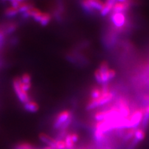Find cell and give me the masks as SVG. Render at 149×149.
<instances>
[{
  "mask_svg": "<svg viewBox=\"0 0 149 149\" xmlns=\"http://www.w3.org/2000/svg\"><path fill=\"white\" fill-rule=\"evenodd\" d=\"M72 113L69 110H63L57 116L54 124L55 129H65L70 123Z\"/></svg>",
  "mask_w": 149,
  "mask_h": 149,
  "instance_id": "obj_1",
  "label": "cell"
},
{
  "mask_svg": "<svg viewBox=\"0 0 149 149\" xmlns=\"http://www.w3.org/2000/svg\"><path fill=\"white\" fill-rule=\"evenodd\" d=\"M113 97V94L109 91L102 93L101 96L97 99H91L89 102H88V103L87 104L86 106V109L88 110H91L93 109H95L100 106L105 104L106 103H108L109 101H110Z\"/></svg>",
  "mask_w": 149,
  "mask_h": 149,
  "instance_id": "obj_2",
  "label": "cell"
},
{
  "mask_svg": "<svg viewBox=\"0 0 149 149\" xmlns=\"http://www.w3.org/2000/svg\"><path fill=\"white\" fill-rule=\"evenodd\" d=\"M21 83V78L19 77H16L15 79H14L13 81V89L15 90V92L16 93L17 97H18L19 100L22 103L25 104L27 102L30 101L31 100L27 92L24 91L22 89Z\"/></svg>",
  "mask_w": 149,
  "mask_h": 149,
  "instance_id": "obj_3",
  "label": "cell"
},
{
  "mask_svg": "<svg viewBox=\"0 0 149 149\" xmlns=\"http://www.w3.org/2000/svg\"><path fill=\"white\" fill-rule=\"evenodd\" d=\"M143 116V112L142 111H136L134 112L129 118L130 129H136L142 121Z\"/></svg>",
  "mask_w": 149,
  "mask_h": 149,
  "instance_id": "obj_4",
  "label": "cell"
},
{
  "mask_svg": "<svg viewBox=\"0 0 149 149\" xmlns=\"http://www.w3.org/2000/svg\"><path fill=\"white\" fill-rule=\"evenodd\" d=\"M111 19L113 24L118 27H123L125 22V17L123 13H114Z\"/></svg>",
  "mask_w": 149,
  "mask_h": 149,
  "instance_id": "obj_5",
  "label": "cell"
},
{
  "mask_svg": "<svg viewBox=\"0 0 149 149\" xmlns=\"http://www.w3.org/2000/svg\"><path fill=\"white\" fill-rule=\"evenodd\" d=\"M39 138L40 141L42 142L43 143H45L47 146H50L54 147L55 148L56 146V142H57V140L50 137L49 135L45 133H40L39 135Z\"/></svg>",
  "mask_w": 149,
  "mask_h": 149,
  "instance_id": "obj_6",
  "label": "cell"
},
{
  "mask_svg": "<svg viewBox=\"0 0 149 149\" xmlns=\"http://www.w3.org/2000/svg\"><path fill=\"white\" fill-rule=\"evenodd\" d=\"M24 108L26 111L29 112V113H36L39 109V106L36 101H29L26 103L24 104Z\"/></svg>",
  "mask_w": 149,
  "mask_h": 149,
  "instance_id": "obj_7",
  "label": "cell"
},
{
  "mask_svg": "<svg viewBox=\"0 0 149 149\" xmlns=\"http://www.w3.org/2000/svg\"><path fill=\"white\" fill-rule=\"evenodd\" d=\"M116 1H112V0H109V1H106L104 3L103 7H102V9L100 11L101 15L102 16H106L113 9L114 4L116 3Z\"/></svg>",
  "mask_w": 149,
  "mask_h": 149,
  "instance_id": "obj_8",
  "label": "cell"
},
{
  "mask_svg": "<svg viewBox=\"0 0 149 149\" xmlns=\"http://www.w3.org/2000/svg\"><path fill=\"white\" fill-rule=\"evenodd\" d=\"M129 7V3L127 1H116L113 6V11L114 13H122Z\"/></svg>",
  "mask_w": 149,
  "mask_h": 149,
  "instance_id": "obj_9",
  "label": "cell"
},
{
  "mask_svg": "<svg viewBox=\"0 0 149 149\" xmlns=\"http://www.w3.org/2000/svg\"><path fill=\"white\" fill-rule=\"evenodd\" d=\"M119 111L120 116L123 118H127L130 113V111L128 106L125 104L123 103V102H121L120 103L119 106Z\"/></svg>",
  "mask_w": 149,
  "mask_h": 149,
  "instance_id": "obj_10",
  "label": "cell"
},
{
  "mask_svg": "<svg viewBox=\"0 0 149 149\" xmlns=\"http://www.w3.org/2000/svg\"><path fill=\"white\" fill-rule=\"evenodd\" d=\"M18 13H19L18 9L12 6L8 7L7 8H6L5 11H4V15L8 17H12L15 16Z\"/></svg>",
  "mask_w": 149,
  "mask_h": 149,
  "instance_id": "obj_11",
  "label": "cell"
},
{
  "mask_svg": "<svg viewBox=\"0 0 149 149\" xmlns=\"http://www.w3.org/2000/svg\"><path fill=\"white\" fill-rule=\"evenodd\" d=\"M134 141L137 143L139 142H141L145 139L146 137V133L144 130L142 129H138L136 130V132L134 134Z\"/></svg>",
  "mask_w": 149,
  "mask_h": 149,
  "instance_id": "obj_12",
  "label": "cell"
},
{
  "mask_svg": "<svg viewBox=\"0 0 149 149\" xmlns=\"http://www.w3.org/2000/svg\"><path fill=\"white\" fill-rule=\"evenodd\" d=\"M90 5L92 8L93 9H95L97 11H101L104 5V3L101 1L98 0H89Z\"/></svg>",
  "mask_w": 149,
  "mask_h": 149,
  "instance_id": "obj_13",
  "label": "cell"
},
{
  "mask_svg": "<svg viewBox=\"0 0 149 149\" xmlns=\"http://www.w3.org/2000/svg\"><path fill=\"white\" fill-rule=\"evenodd\" d=\"M50 21H51V16L50 14L46 12H43L42 16L39 23L42 26H45L49 24Z\"/></svg>",
  "mask_w": 149,
  "mask_h": 149,
  "instance_id": "obj_14",
  "label": "cell"
},
{
  "mask_svg": "<svg viewBox=\"0 0 149 149\" xmlns=\"http://www.w3.org/2000/svg\"><path fill=\"white\" fill-rule=\"evenodd\" d=\"M64 141L65 142V145H66V149H73L74 143L72 141L70 134H67V136L65 137Z\"/></svg>",
  "mask_w": 149,
  "mask_h": 149,
  "instance_id": "obj_15",
  "label": "cell"
},
{
  "mask_svg": "<svg viewBox=\"0 0 149 149\" xmlns=\"http://www.w3.org/2000/svg\"><path fill=\"white\" fill-rule=\"evenodd\" d=\"M15 149H36V148L29 143L21 142L15 146Z\"/></svg>",
  "mask_w": 149,
  "mask_h": 149,
  "instance_id": "obj_16",
  "label": "cell"
},
{
  "mask_svg": "<svg viewBox=\"0 0 149 149\" xmlns=\"http://www.w3.org/2000/svg\"><path fill=\"white\" fill-rule=\"evenodd\" d=\"M94 138L96 141L101 142L104 139L105 135L104 134L99 131V130L95 129V132H94Z\"/></svg>",
  "mask_w": 149,
  "mask_h": 149,
  "instance_id": "obj_17",
  "label": "cell"
},
{
  "mask_svg": "<svg viewBox=\"0 0 149 149\" xmlns=\"http://www.w3.org/2000/svg\"><path fill=\"white\" fill-rule=\"evenodd\" d=\"M102 95V92L101 90L99 88H94V89L92 90L91 92V99L95 100V99H97L98 97H100L101 96V95Z\"/></svg>",
  "mask_w": 149,
  "mask_h": 149,
  "instance_id": "obj_18",
  "label": "cell"
},
{
  "mask_svg": "<svg viewBox=\"0 0 149 149\" xmlns=\"http://www.w3.org/2000/svg\"><path fill=\"white\" fill-rule=\"evenodd\" d=\"M21 81L23 83H26V84H29L31 83V74L27 73H24L22 74V75L21 77Z\"/></svg>",
  "mask_w": 149,
  "mask_h": 149,
  "instance_id": "obj_19",
  "label": "cell"
},
{
  "mask_svg": "<svg viewBox=\"0 0 149 149\" xmlns=\"http://www.w3.org/2000/svg\"><path fill=\"white\" fill-rule=\"evenodd\" d=\"M56 149H66V145L63 139H58L56 142Z\"/></svg>",
  "mask_w": 149,
  "mask_h": 149,
  "instance_id": "obj_20",
  "label": "cell"
},
{
  "mask_svg": "<svg viewBox=\"0 0 149 149\" xmlns=\"http://www.w3.org/2000/svg\"><path fill=\"white\" fill-rule=\"evenodd\" d=\"M5 42V31L0 29V49L3 48Z\"/></svg>",
  "mask_w": 149,
  "mask_h": 149,
  "instance_id": "obj_21",
  "label": "cell"
},
{
  "mask_svg": "<svg viewBox=\"0 0 149 149\" xmlns=\"http://www.w3.org/2000/svg\"><path fill=\"white\" fill-rule=\"evenodd\" d=\"M81 5L82 8L86 11H91L92 10H93L92 8L91 7V6L90 5L88 1H81Z\"/></svg>",
  "mask_w": 149,
  "mask_h": 149,
  "instance_id": "obj_22",
  "label": "cell"
},
{
  "mask_svg": "<svg viewBox=\"0 0 149 149\" xmlns=\"http://www.w3.org/2000/svg\"><path fill=\"white\" fill-rule=\"evenodd\" d=\"M135 132H136V129H129V130H128L127 134H125V137H124L125 141H127V140L131 139L132 137H134Z\"/></svg>",
  "mask_w": 149,
  "mask_h": 149,
  "instance_id": "obj_23",
  "label": "cell"
},
{
  "mask_svg": "<svg viewBox=\"0 0 149 149\" xmlns=\"http://www.w3.org/2000/svg\"><path fill=\"white\" fill-rule=\"evenodd\" d=\"M95 78L96 80L99 83H102V77L101 74L99 69H97L95 72Z\"/></svg>",
  "mask_w": 149,
  "mask_h": 149,
  "instance_id": "obj_24",
  "label": "cell"
},
{
  "mask_svg": "<svg viewBox=\"0 0 149 149\" xmlns=\"http://www.w3.org/2000/svg\"><path fill=\"white\" fill-rule=\"evenodd\" d=\"M16 29V25L15 24H11L10 25H9L7 28H6V30L5 31L6 33L9 34V33H11V32H14Z\"/></svg>",
  "mask_w": 149,
  "mask_h": 149,
  "instance_id": "obj_25",
  "label": "cell"
},
{
  "mask_svg": "<svg viewBox=\"0 0 149 149\" xmlns=\"http://www.w3.org/2000/svg\"><path fill=\"white\" fill-rule=\"evenodd\" d=\"M21 88L22 89L27 92L28 91H29L31 88V83H29V84H26V83H23L22 81H21Z\"/></svg>",
  "mask_w": 149,
  "mask_h": 149,
  "instance_id": "obj_26",
  "label": "cell"
},
{
  "mask_svg": "<svg viewBox=\"0 0 149 149\" xmlns=\"http://www.w3.org/2000/svg\"><path fill=\"white\" fill-rule=\"evenodd\" d=\"M149 120V114L147 113H146V114L143 116V119H142V123H143V126H146L148 123Z\"/></svg>",
  "mask_w": 149,
  "mask_h": 149,
  "instance_id": "obj_27",
  "label": "cell"
},
{
  "mask_svg": "<svg viewBox=\"0 0 149 149\" xmlns=\"http://www.w3.org/2000/svg\"><path fill=\"white\" fill-rule=\"evenodd\" d=\"M115 75H116V72L114 70L109 69L108 72V77L109 80L113 79L115 77Z\"/></svg>",
  "mask_w": 149,
  "mask_h": 149,
  "instance_id": "obj_28",
  "label": "cell"
},
{
  "mask_svg": "<svg viewBox=\"0 0 149 149\" xmlns=\"http://www.w3.org/2000/svg\"><path fill=\"white\" fill-rule=\"evenodd\" d=\"M70 134H71V137H72V139L73 143H75L76 142H77L78 141V140H79L78 134L77 133H74V132L70 133Z\"/></svg>",
  "mask_w": 149,
  "mask_h": 149,
  "instance_id": "obj_29",
  "label": "cell"
},
{
  "mask_svg": "<svg viewBox=\"0 0 149 149\" xmlns=\"http://www.w3.org/2000/svg\"><path fill=\"white\" fill-rule=\"evenodd\" d=\"M42 149H56V148L52 147H50V146H46V147H44Z\"/></svg>",
  "mask_w": 149,
  "mask_h": 149,
  "instance_id": "obj_30",
  "label": "cell"
},
{
  "mask_svg": "<svg viewBox=\"0 0 149 149\" xmlns=\"http://www.w3.org/2000/svg\"><path fill=\"white\" fill-rule=\"evenodd\" d=\"M146 113H147L149 114V106L146 108Z\"/></svg>",
  "mask_w": 149,
  "mask_h": 149,
  "instance_id": "obj_31",
  "label": "cell"
},
{
  "mask_svg": "<svg viewBox=\"0 0 149 149\" xmlns=\"http://www.w3.org/2000/svg\"></svg>",
  "mask_w": 149,
  "mask_h": 149,
  "instance_id": "obj_32",
  "label": "cell"
}]
</instances>
